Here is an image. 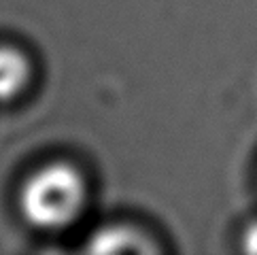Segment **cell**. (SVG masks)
Wrapping results in <instances>:
<instances>
[{
	"label": "cell",
	"instance_id": "obj_2",
	"mask_svg": "<svg viewBox=\"0 0 257 255\" xmlns=\"http://www.w3.org/2000/svg\"><path fill=\"white\" fill-rule=\"evenodd\" d=\"M32 66L28 56L13 47L0 45V102H11L30 83Z\"/></svg>",
	"mask_w": 257,
	"mask_h": 255
},
{
	"label": "cell",
	"instance_id": "obj_1",
	"mask_svg": "<svg viewBox=\"0 0 257 255\" xmlns=\"http://www.w3.org/2000/svg\"><path fill=\"white\" fill-rule=\"evenodd\" d=\"M87 185L83 175L68 162H51L26 179L20 208L26 221L41 230H64L85 208Z\"/></svg>",
	"mask_w": 257,
	"mask_h": 255
},
{
	"label": "cell",
	"instance_id": "obj_3",
	"mask_svg": "<svg viewBox=\"0 0 257 255\" xmlns=\"http://www.w3.org/2000/svg\"><path fill=\"white\" fill-rule=\"evenodd\" d=\"M87 249L96 253H147L151 251V244L141 232L132 227L111 225L91 236Z\"/></svg>",
	"mask_w": 257,
	"mask_h": 255
},
{
	"label": "cell",
	"instance_id": "obj_4",
	"mask_svg": "<svg viewBox=\"0 0 257 255\" xmlns=\"http://www.w3.org/2000/svg\"><path fill=\"white\" fill-rule=\"evenodd\" d=\"M244 244L249 251H255L257 253V223L249 227V232L244 234Z\"/></svg>",
	"mask_w": 257,
	"mask_h": 255
}]
</instances>
